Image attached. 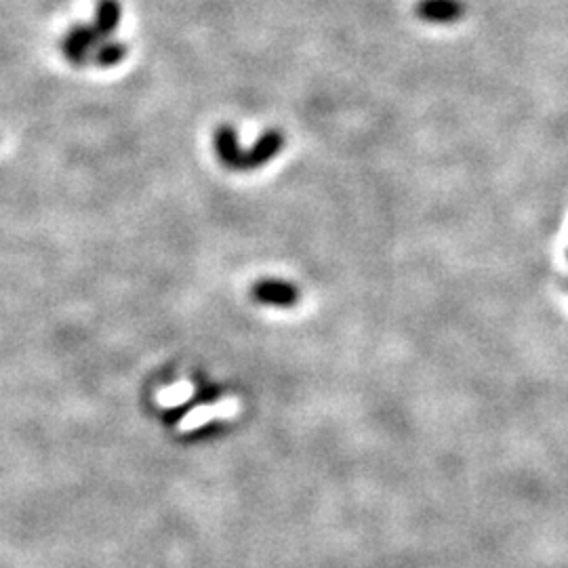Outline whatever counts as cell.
<instances>
[{
  "label": "cell",
  "instance_id": "cell-7",
  "mask_svg": "<svg viewBox=\"0 0 568 568\" xmlns=\"http://www.w3.org/2000/svg\"><path fill=\"white\" fill-rule=\"evenodd\" d=\"M261 301H270V303H291L295 299V291L289 287V284H280V282H266L259 284L257 293H255Z\"/></svg>",
  "mask_w": 568,
  "mask_h": 568
},
{
  "label": "cell",
  "instance_id": "cell-5",
  "mask_svg": "<svg viewBox=\"0 0 568 568\" xmlns=\"http://www.w3.org/2000/svg\"><path fill=\"white\" fill-rule=\"evenodd\" d=\"M120 17H123V7H120L118 0H99L93 22V30L99 38V43H106V40L116 32Z\"/></svg>",
  "mask_w": 568,
  "mask_h": 568
},
{
  "label": "cell",
  "instance_id": "cell-8",
  "mask_svg": "<svg viewBox=\"0 0 568 568\" xmlns=\"http://www.w3.org/2000/svg\"><path fill=\"white\" fill-rule=\"evenodd\" d=\"M192 396V385L188 381H179L171 388H167L165 392L158 394V402L160 407H177V404L186 402Z\"/></svg>",
  "mask_w": 568,
  "mask_h": 568
},
{
  "label": "cell",
  "instance_id": "cell-3",
  "mask_svg": "<svg viewBox=\"0 0 568 568\" xmlns=\"http://www.w3.org/2000/svg\"><path fill=\"white\" fill-rule=\"evenodd\" d=\"M415 15L425 24H455L465 15V5L461 0H419Z\"/></svg>",
  "mask_w": 568,
  "mask_h": 568
},
{
  "label": "cell",
  "instance_id": "cell-4",
  "mask_svg": "<svg viewBox=\"0 0 568 568\" xmlns=\"http://www.w3.org/2000/svg\"><path fill=\"white\" fill-rule=\"evenodd\" d=\"M238 413V400H221L217 404H209V407H200L194 409L188 417L181 419L179 430L181 432H190L196 430L198 425H205L211 419H226V417H234Z\"/></svg>",
  "mask_w": 568,
  "mask_h": 568
},
{
  "label": "cell",
  "instance_id": "cell-2",
  "mask_svg": "<svg viewBox=\"0 0 568 568\" xmlns=\"http://www.w3.org/2000/svg\"><path fill=\"white\" fill-rule=\"evenodd\" d=\"M99 45L101 43H99L93 26L78 24L68 30V34L62 38V43H59V49H62L64 57L72 66L80 68L91 62V55Z\"/></svg>",
  "mask_w": 568,
  "mask_h": 568
},
{
  "label": "cell",
  "instance_id": "cell-1",
  "mask_svg": "<svg viewBox=\"0 0 568 568\" xmlns=\"http://www.w3.org/2000/svg\"><path fill=\"white\" fill-rule=\"evenodd\" d=\"M284 144H287V139H284V133L278 129L261 133V137L255 141V146L249 150H242L238 146L236 129L230 125H219L213 133L215 154L221 160V165L232 171H255L263 165H268L284 148Z\"/></svg>",
  "mask_w": 568,
  "mask_h": 568
},
{
  "label": "cell",
  "instance_id": "cell-6",
  "mask_svg": "<svg viewBox=\"0 0 568 568\" xmlns=\"http://www.w3.org/2000/svg\"><path fill=\"white\" fill-rule=\"evenodd\" d=\"M129 49L125 43H118V40H112V43H101L93 55H91V62L99 68H112V66H118L123 59L127 57Z\"/></svg>",
  "mask_w": 568,
  "mask_h": 568
}]
</instances>
